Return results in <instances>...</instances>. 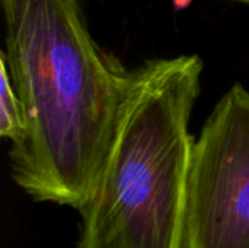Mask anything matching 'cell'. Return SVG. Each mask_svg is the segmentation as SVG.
<instances>
[{
	"instance_id": "1",
	"label": "cell",
	"mask_w": 249,
	"mask_h": 248,
	"mask_svg": "<svg viewBox=\"0 0 249 248\" xmlns=\"http://www.w3.org/2000/svg\"><path fill=\"white\" fill-rule=\"evenodd\" d=\"M3 51L26 115L15 183L35 202L80 210L104 172L131 72L90 35L77 0H1Z\"/></svg>"
},
{
	"instance_id": "2",
	"label": "cell",
	"mask_w": 249,
	"mask_h": 248,
	"mask_svg": "<svg viewBox=\"0 0 249 248\" xmlns=\"http://www.w3.org/2000/svg\"><path fill=\"white\" fill-rule=\"evenodd\" d=\"M201 73L196 54L131 72L104 172L79 210L77 248H187L190 121Z\"/></svg>"
},
{
	"instance_id": "3",
	"label": "cell",
	"mask_w": 249,
	"mask_h": 248,
	"mask_svg": "<svg viewBox=\"0 0 249 248\" xmlns=\"http://www.w3.org/2000/svg\"><path fill=\"white\" fill-rule=\"evenodd\" d=\"M187 248H249V91L233 85L194 143Z\"/></svg>"
},
{
	"instance_id": "4",
	"label": "cell",
	"mask_w": 249,
	"mask_h": 248,
	"mask_svg": "<svg viewBox=\"0 0 249 248\" xmlns=\"http://www.w3.org/2000/svg\"><path fill=\"white\" fill-rule=\"evenodd\" d=\"M0 134L15 143L26 132V115L10 80L3 51L0 54Z\"/></svg>"
},
{
	"instance_id": "5",
	"label": "cell",
	"mask_w": 249,
	"mask_h": 248,
	"mask_svg": "<svg viewBox=\"0 0 249 248\" xmlns=\"http://www.w3.org/2000/svg\"><path fill=\"white\" fill-rule=\"evenodd\" d=\"M190 1H191V0H174V4H175L178 9H182V7H185V6H188Z\"/></svg>"
},
{
	"instance_id": "6",
	"label": "cell",
	"mask_w": 249,
	"mask_h": 248,
	"mask_svg": "<svg viewBox=\"0 0 249 248\" xmlns=\"http://www.w3.org/2000/svg\"><path fill=\"white\" fill-rule=\"evenodd\" d=\"M231 1H238V3H245V4H249V0H231Z\"/></svg>"
}]
</instances>
